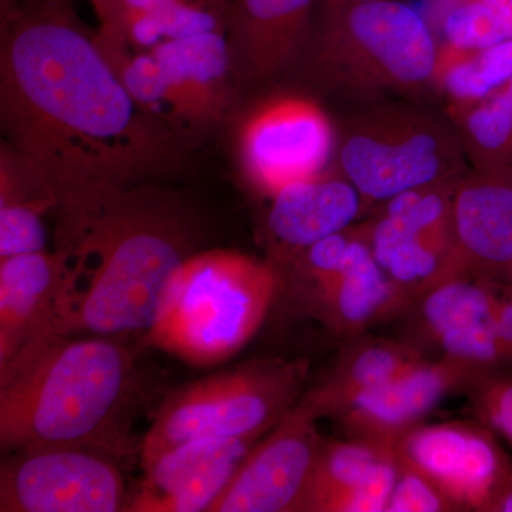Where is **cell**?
<instances>
[{"label": "cell", "instance_id": "6da1fadb", "mask_svg": "<svg viewBox=\"0 0 512 512\" xmlns=\"http://www.w3.org/2000/svg\"><path fill=\"white\" fill-rule=\"evenodd\" d=\"M0 3L3 141L56 195L180 163V138L128 94L69 0Z\"/></svg>", "mask_w": 512, "mask_h": 512}, {"label": "cell", "instance_id": "7a4b0ae2", "mask_svg": "<svg viewBox=\"0 0 512 512\" xmlns=\"http://www.w3.org/2000/svg\"><path fill=\"white\" fill-rule=\"evenodd\" d=\"M52 217L62 335H144L205 235L187 201L147 183L69 188L56 195Z\"/></svg>", "mask_w": 512, "mask_h": 512}, {"label": "cell", "instance_id": "3957f363", "mask_svg": "<svg viewBox=\"0 0 512 512\" xmlns=\"http://www.w3.org/2000/svg\"><path fill=\"white\" fill-rule=\"evenodd\" d=\"M143 399L136 357L110 336L50 333L0 367L3 453L89 447L121 458Z\"/></svg>", "mask_w": 512, "mask_h": 512}, {"label": "cell", "instance_id": "277c9868", "mask_svg": "<svg viewBox=\"0 0 512 512\" xmlns=\"http://www.w3.org/2000/svg\"><path fill=\"white\" fill-rule=\"evenodd\" d=\"M279 285L271 261L202 249L171 278L144 342L188 365H220L254 338Z\"/></svg>", "mask_w": 512, "mask_h": 512}, {"label": "cell", "instance_id": "5b68a950", "mask_svg": "<svg viewBox=\"0 0 512 512\" xmlns=\"http://www.w3.org/2000/svg\"><path fill=\"white\" fill-rule=\"evenodd\" d=\"M328 12L305 53L319 82L359 94L433 83L440 46L419 10L399 0H375Z\"/></svg>", "mask_w": 512, "mask_h": 512}, {"label": "cell", "instance_id": "8992f818", "mask_svg": "<svg viewBox=\"0 0 512 512\" xmlns=\"http://www.w3.org/2000/svg\"><path fill=\"white\" fill-rule=\"evenodd\" d=\"M309 373L306 359L268 357L185 384L158 407L141 463L204 437H264L301 402Z\"/></svg>", "mask_w": 512, "mask_h": 512}, {"label": "cell", "instance_id": "52a82bcc", "mask_svg": "<svg viewBox=\"0 0 512 512\" xmlns=\"http://www.w3.org/2000/svg\"><path fill=\"white\" fill-rule=\"evenodd\" d=\"M456 128L426 111L377 107L350 120L336 146L339 173L365 202H387L427 185L466 174Z\"/></svg>", "mask_w": 512, "mask_h": 512}, {"label": "cell", "instance_id": "ba28073f", "mask_svg": "<svg viewBox=\"0 0 512 512\" xmlns=\"http://www.w3.org/2000/svg\"><path fill=\"white\" fill-rule=\"evenodd\" d=\"M454 183L427 185L387 202L363 225L376 261L410 305L448 279L466 275L453 224Z\"/></svg>", "mask_w": 512, "mask_h": 512}, {"label": "cell", "instance_id": "9c48e42d", "mask_svg": "<svg viewBox=\"0 0 512 512\" xmlns=\"http://www.w3.org/2000/svg\"><path fill=\"white\" fill-rule=\"evenodd\" d=\"M335 128L325 109L303 94H275L248 111L238 131L242 173L266 197L329 170Z\"/></svg>", "mask_w": 512, "mask_h": 512}, {"label": "cell", "instance_id": "30bf717a", "mask_svg": "<svg viewBox=\"0 0 512 512\" xmlns=\"http://www.w3.org/2000/svg\"><path fill=\"white\" fill-rule=\"evenodd\" d=\"M117 460L89 447L6 454L0 467V511H126L130 495Z\"/></svg>", "mask_w": 512, "mask_h": 512}, {"label": "cell", "instance_id": "8fae6325", "mask_svg": "<svg viewBox=\"0 0 512 512\" xmlns=\"http://www.w3.org/2000/svg\"><path fill=\"white\" fill-rule=\"evenodd\" d=\"M301 402L252 447L211 512H302L325 437Z\"/></svg>", "mask_w": 512, "mask_h": 512}, {"label": "cell", "instance_id": "7c38bea8", "mask_svg": "<svg viewBox=\"0 0 512 512\" xmlns=\"http://www.w3.org/2000/svg\"><path fill=\"white\" fill-rule=\"evenodd\" d=\"M396 454L436 484L457 511L490 512L512 476L497 434L480 421L420 424L403 437Z\"/></svg>", "mask_w": 512, "mask_h": 512}, {"label": "cell", "instance_id": "4fadbf2b", "mask_svg": "<svg viewBox=\"0 0 512 512\" xmlns=\"http://www.w3.org/2000/svg\"><path fill=\"white\" fill-rule=\"evenodd\" d=\"M447 357L424 359L409 372L360 396L338 421L346 436L396 451L407 433L451 393H464L481 372Z\"/></svg>", "mask_w": 512, "mask_h": 512}, {"label": "cell", "instance_id": "5bb4252c", "mask_svg": "<svg viewBox=\"0 0 512 512\" xmlns=\"http://www.w3.org/2000/svg\"><path fill=\"white\" fill-rule=\"evenodd\" d=\"M262 437H204L180 444L143 464V480L126 511H210Z\"/></svg>", "mask_w": 512, "mask_h": 512}, {"label": "cell", "instance_id": "9a60e30c", "mask_svg": "<svg viewBox=\"0 0 512 512\" xmlns=\"http://www.w3.org/2000/svg\"><path fill=\"white\" fill-rule=\"evenodd\" d=\"M309 315L348 340L403 316L410 301L376 261L365 227H353L342 266L326 281L296 298Z\"/></svg>", "mask_w": 512, "mask_h": 512}, {"label": "cell", "instance_id": "2e32d148", "mask_svg": "<svg viewBox=\"0 0 512 512\" xmlns=\"http://www.w3.org/2000/svg\"><path fill=\"white\" fill-rule=\"evenodd\" d=\"M151 52L167 72L178 138L200 134L224 119L235 76L227 30L170 40Z\"/></svg>", "mask_w": 512, "mask_h": 512}, {"label": "cell", "instance_id": "e0dca14e", "mask_svg": "<svg viewBox=\"0 0 512 512\" xmlns=\"http://www.w3.org/2000/svg\"><path fill=\"white\" fill-rule=\"evenodd\" d=\"M315 0H231L227 36L239 82L272 79L311 45Z\"/></svg>", "mask_w": 512, "mask_h": 512}, {"label": "cell", "instance_id": "ac0fdd59", "mask_svg": "<svg viewBox=\"0 0 512 512\" xmlns=\"http://www.w3.org/2000/svg\"><path fill=\"white\" fill-rule=\"evenodd\" d=\"M365 204L339 170H328L276 192L266 215L269 261L281 272L316 242L352 228Z\"/></svg>", "mask_w": 512, "mask_h": 512}, {"label": "cell", "instance_id": "d6986e66", "mask_svg": "<svg viewBox=\"0 0 512 512\" xmlns=\"http://www.w3.org/2000/svg\"><path fill=\"white\" fill-rule=\"evenodd\" d=\"M453 224L467 274L512 275V170H473L457 181Z\"/></svg>", "mask_w": 512, "mask_h": 512}, {"label": "cell", "instance_id": "ffe728a7", "mask_svg": "<svg viewBox=\"0 0 512 512\" xmlns=\"http://www.w3.org/2000/svg\"><path fill=\"white\" fill-rule=\"evenodd\" d=\"M57 286L53 251L0 259V367L55 333Z\"/></svg>", "mask_w": 512, "mask_h": 512}, {"label": "cell", "instance_id": "44dd1931", "mask_svg": "<svg viewBox=\"0 0 512 512\" xmlns=\"http://www.w3.org/2000/svg\"><path fill=\"white\" fill-rule=\"evenodd\" d=\"M427 357L407 340L356 336L345 340L328 372L302 399L319 419L338 420L360 396L409 372Z\"/></svg>", "mask_w": 512, "mask_h": 512}, {"label": "cell", "instance_id": "7402d4cb", "mask_svg": "<svg viewBox=\"0 0 512 512\" xmlns=\"http://www.w3.org/2000/svg\"><path fill=\"white\" fill-rule=\"evenodd\" d=\"M93 6L100 32L137 50L227 30L229 0H100Z\"/></svg>", "mask_w": 512, "mask_h": 512}, {"label": "cell", "instance_id": "603a6c76", "mask_svg": "<svg viewBox=\"0 0 512 512\" xmlns=\"http://www.w3.org/2000/svg\"><path fill=\"white\" fill-rule=\"evenodd\" d=\"M504 282L466 274L423 293L404 312L412 318L414 332L407 342L423 350L447 330L493 318Z\"/></svg>", "mask_w": 512, "mask_h": 512}, {"label": "cell", "instance_id": "cb8c5ba5", "mask_svg": "<svg viewBox=\"0 0 512 512\" xmlns=\"http://www.w3.org/2000/svg\"><path fill=\"white\" fill-rule=\"evenodd\" d=\"M451 117L474 170H512V77L483 100L451 107Z\"/></svg>", "mask_w": 512, "mask_h": 512}, {"label": "cell", "instance_id": "d4e9b609", "mask_svg": "<svg viewBox=\"0 0 512 512\" xmlns=\"http://www.w3.org/2000/svg\"><path fill=\"white\" fill-rule=\"evenodd\" d=\"M392 451L350 437L325 439L302 512H339L380 458Z\"/></svg>", "mask_w": 512, "mask_h": 512}, {"label": "cell", "instance_id": "484cf974", "mask_svg": "<svg viewBox=\"0 0 512 512\" xmlns=\"http://www.w3.org/2000/svg\"><path fill=\"white\" fill-rule=\"evenodd\" d=\"M511 77L512 40L470 52L441 45L433 83L453 106H464L497 92Z\"/></svg>", "mask_w": 512, "mask_h": 512}, {"label": "cell", "instance_id": "4316f807", "mask_svg": "<svg viewBox=\"0 0 512 512\" xmlns=\"http://www.w3.org/2000/svg\"><path fill=\"white\" fill-rule=\"evenodd\" d=\"M443 46L485 49L512 40V0H434Z\"/></svg>", "mask_w": 512, "mask_h": 512}, {"label": "cell", "instance_id": "83f0119b", "mask_svg": "<svg viewBox=\"0 0 512 512\" xmlns=\"http://www.w3.org/2000/svg\"><path fill=\"white\" fill-rule=\"evenodd\" d=\"M56 201L0 202V259L47 251L45 215Z\"/></svg>", "mask_w": 512, "mask_h": 512}, {"label": "cell", "instance_id": "f1b7e54d", "mask_svg": "<svg viewBox=\"0 0 512 512\" xmlns=\"http://www.w3.org/2000/svg\"><path fill=\"white\" fill-rule=\"evenodd\" d=\"M464 394L478 421L512 444V370H481Z\"/></svg>", "mask_w": 512, "mask_h": 512}, {"label": "cell", "instance_id": "f546056e", "mask_svg": "<svg viewBox=\"0 0 512 512\" xmlns=\"http://www.w3.org/2000/svg\"><path fill=\"white\" fill-rule=\"evenodd\" d=\"M399 461V474L386 512H450L457 511L454 504L436 484L419 470Z\"/></svg>", "mask_w": 512, "mask_h": 512}, {"label": "cell", "instance_id": "4dcf8cb0", "mask_svg": "<svg viewBox=\"0 0 512 512\" xmlns=\"http://www.w3.org/2000/svg\"><path fill=\"white\" fill-rule=\"evenodd\" d=\"M490 512H512V476L498 497L495 498Z\"/></svg>", "mask_w": 512, "mask_h": 512}, {"label": "cell", "instance_id": "1f68e13d", "mask_svg": "<svg viewBox=\"0 0 512 512\" xmlns=\"http://www.w3.org/2000/svg\"><path fill=\"white\" fill-rule=\"evenodd\" d=\"M375 2V0H326L328 9L342 8V6L355 5V3Z\"/></svg>", "mask_w": 512, "mask_h": 512}, {"label": "cell", "instance_id": "d6a6232c", "mask_svg": "<svg viewBox=\"0 0 512 512\" xmlns=\"http://www.w3.org/2000/svg\"><path fill=\"white\" fill-rule=\"evenodd\" d=\"M97 2H100V0H92L93 5H94V3H97Z\"/></svg>", "mask_w": 512, "mask_h": 512}]
</instances>
